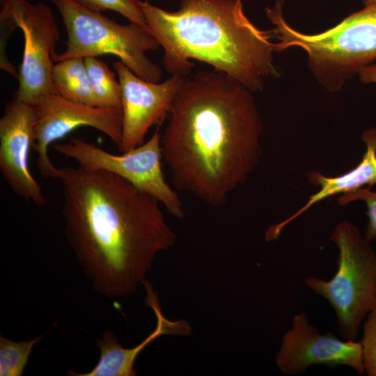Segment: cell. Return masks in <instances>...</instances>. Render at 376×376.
<instances>
[{"label": "cell", "instance_id": "cell-1", "mask_svg": "<svg viewBox=\"0 0 376 376\" xmlns=\"http://www.w3.org/2000/svg\"><path fill=\"white\" fill-rule=\"evenodd\" d=\"M64 233L93 289L108 298L135 294L176 235L161 203L123 178L82 166L59 168Z\"/></svg>", "mask_w": 376, "mask_h": 376}, {"label": "cell", "instance_id": "cell-2", "mask_svg": "<svg viewBox=\"0 0 376 376\" xmlns=\"http://www.w3.org/2000/svg\"><path fill=\"white\" fill-rule=\"evenodd\" d=\"M253 92L227 74L183 77L161 133L176 189L222 206L258 166L263 121Z\"/></svg>", "mask_w": 376, "mask_h": 376}, {"label": "cell", "instance_id": "cell-3", "mask_svg": "<svg viewBox=\"0 0 376 376\" xmlns=\"http://www.w3.org/2000/svg\"><path fill=\"white\" fill-rule=\"evenodd\" d=\"M148 31L164 49L171 75L188 76L190 59L212 65L255 93L280 72L274 60L272 30L258 29L246 16L242 0H180L169 12L139 1Z\"/></svg>", "mask_w": 376, "mask_h": 376}, {"label": "cell", "instance_id": "cell-4", "mask_svg": "<svg viewBox=\"0 0 376 376\" xmlns=\"http://www.w3.org/2000/svg\"><path fill=\"white\" fill-rule=\"evenodd\" d=\"M284 0L266 8L278 40L276 52L299 47L308 56L310 70L327 91H340L346 81L376 61V0H364V7L334 26L315 34L300 32L285 20Z\"/></svg>", "mask_w": 376, "mask_h": 376}, {"label": "cell", "instance_id": "cell-5", "mask_svg": "<svg viewBox=\"0 0 376 376\" xmlns=\"http://www.w3.org/2000/svg\"><path fill=\"white\" fill-rule=\"evenodd\" d=\"M66 29L65 49L54 56V63L72 58L113 55L141 79L160 82L161 67L146 52L159 47L157 39L143 26L121 24L102 13L84 8L72 0H52Z\"/></svg>", "mask_w": 376, "mask_h": 376}, {"label": "cell", "instance_id": "cell-6", "mask_svg": "<svg viewBox=\"0 0 376 376\" xmlns=\"http://www.w3.org/2000/svg\"><path fill=\"white\" fill-rule=\"evenodd\" d=\"M329 239L338 251L336 274L328 281L310 276L304 284L334 309L340 336L355 340L363 320L376 308V254L347 220L334 227Z\"/></svg>", "mask_w": 376, "mask_h": 376}, {"label": "cell", "instance_id": "cell-7", "mask_svg": "<svg viewBox=\"0 0 376 376\" xmlns=\"http://www.w3.org/2000/svg\"><path fill=\"white\" fill-rule=\"evenodd\" d=\"M0 65L8 67L7 42L15 29L22 30L24 45L15 97L35 106L45 95L56 93L52 83L55 49L60 30L51 8L27 0H0Z\"/></svg>", "mask_w": 376, "mask_h": 376}, {"label": "cell", "instance_id": "cell-8", "mask_svg": "<svg viewBox=\"0 0 376 376\" xmlns=\"http://www.w3.org/2000/svg\"><path fill=\"white\" fill-rule=\"evenodd\" d=\"M54 149L71 158L78 165L116 174L139 189L157 198L173 217L182 219L185 212L175 191L165 180L161 132L157 127L146 141L120 155L110 153L81 139L74 138L65 143H54Z\"/></svg>", "mask_w": 376, "mask_h": 376}, {"label": "cell", "instance_id": "cell-9", "mask_svg": "<svg viewBox=\"0 0 376 376\" xmlns=\"http://www.w3.org/2000/svg\"><path fill=\"white\" fill-rule=\"evenodd\" d=\"M33 149L43 178H58V169L51 162L49 147L79 127L95 128L118 146L122 136V109L87 105L57 93L44 96L34 106Z\"/></svg>", "mask_w": 376, "mask_h": 376}, {"label": "cell", "instance_id": "cell-10", "mask_svg": "<svg viewBox=\"0 0 376 376\" xmlns=\"http://www.w3.org/2000/svg\"><path fill=\"white\" fill-rule=\"evenodd\" d=\"M278 369L285 375L303 373L309 366H347L359 374L365 372L362 346L355 340H342L332 333L322 334L302 312L294 315L275 357Z\"/></svg>", "mask_w": 376, "mask_h": 376}, {"label": "cell", "instance_id": "cell-11", "mask_svg": "<svg viewBox=\"0 0 376 376\" xmlns=\"http://www.w3.org/2000/svg\"><path fill=\"white\" fill-rule=\"evenodd\" d=\"M113 67L122 93L123 128L118 148L126 152L143 143L149 130L167 118L183 77L172 75L155 83L138 77L120 61Z\"/></svg>", "mask_w": 376, "mask_h": 376}, {"label": "cell", "instance_id": "cell-12", "mask_svg": "<svg viewBox=\"0 0 376 376\" xmlns=\"http://www.w3.org/2000/svg\"><path fill=\"white\" fill-rule=\"evenodd\" d=\"M34 123V106L15 97L8 102L0 119V171L17 196L37 206H43L45 197L29 169Z\"/></svg>", "mask_w": 376, "mask_h": 376}, {"label": "cell", "instance_id": "cell-13", "mask_svg": "<svg viewBox=\"0 0 376 376\" xmlns=\"http://www.w3.org/2000/svg\"><path fill=\"white\" fill-rule=\"evenodd\" d=\"M146 292V304L155 314V329L136 346L124 347L116 335L111 330L105 331L102 338L96 339L100 357L92 370L85 373L68 371L71 376H135L134 363L139 354L152 341L163 335L185 336L190 334L191 327L185 320H171L162 313L157 294L147 280L143 283Z\"/></svg>", "mask_w": 376, "mask_h": 376}, {"label": "cell", "instance_id": "cell-14", "mask_svg": "<svg viewBox=\"0 0 376 376\" xmlns=\"http://www.w3.org/2000/svg\"><path fill=\"white\" fill-rule=\"evenodd\" d=\"M362 139L366 145V151L360 163L353 169L334 177L325 176L318 171L306 173L311 183L319 186L320 189L295 214L269 227L265 232L267 241L277 239L286 226L325 198L376 184V127L365 131Z\"/></svg>", "mask_w": 376, "mask_h": 376}, {"label": "cell", "instance_id": "cell-15", "mask_svg": "<svg viewBox=\"0 0 376 376\" xmlns=\"http://www.w3.org/2000/svg\"><path fill=\"white\" fill-rule=\"evenodd\" d=\"M52 78L57 94L74 102L97 107L84 58H72L55 63Z\"/></svg>", "mask_w": 376, "mask_h": 376}, {"label": "cell", "instance_id": "cell-16", "mask_svg": "<svg viewBox=\"0 0 376 376\" xmlns=\"http://www.w3.org/2000/svg\"><path fill=\"white\" fill-rule=\"evenodd\" d=\"M84 61L97 107L122 109L120 84L107 64L97 57Z\"/></svg>", "mask_w": 376, "mask_h": 376}, {"label": "cell", "instance_id": "cell-17", "mask_svg": "<svg viewBox=\"0 0 376 376\" xmlns=\"http://www.w3.org/2000/svg\"><path fill=\"white\" fill-rule=\"evenodd\" d=\"M47 334L27 341L16 342L0 336V376H21L36 344Z\"/></svg>", "mask_w": 376, "mask_h": 376}, {"label": "cell", "instance_id": "cell-18", "mask_svg": "<svg viewBox=\"0 0 376 376\" xmlns=\"http://www.w3.org/2000/svg\"><path fill=\"white\" fill-rule=\"evenodd\" d=\"M89 10L102 13L115 11L133 22L147 28L144 15L141 10L139 0H72Z\"/></svg>", "mask_w": 376, "mask_h": 376}, {"label": "cell", "instance_id": "cell-19", "mask_svg": "<svg viewBox=\"0 0 376 376\" xmlns=\"http://www.w3.org/2000/svg\"><path fill=\"white\" fill-rule=\"evenodd\" d=\"M363 201L368 208V223L365 230L364 237L369 241L376 240V191L368 188H360L341 194L338 199L339 205H346L354 201Z\"/></svg>", "mask_w": 376, "mask_h": 376}, {"label": "cell", "instance_id": "cell-20", "mask_svg": "<svg viewBox=\"0 0 376 376\" xmlns=\"http://www.w3.org/2000/svg\"><path fill=\"white\" fill-rule=\"evenodd\" d=\"M363 334L360 341L362 346L365 371L368 376H376V308L366 317Z\"/></svg>", "mask_w": 376, "mask_h": 376}, {"label": "cell", "instance_id": "cell-21", "mask_svg": "<svg viewBox=\"0 0 376 376\" xmlns=\"http://www.w3.org/2000/svg\"><path fill=\"white\" fill-rule=\"evenodd\" d=\"M360 80L366 84H376V63L362 68L358 73Z\"/></svg>", "mask_w": 376, "mask_h": 376}]
</instances>
